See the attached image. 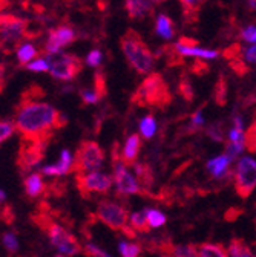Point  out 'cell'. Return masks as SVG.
I'll list each match as a JSON object with an SVG mask.
<instances>
[{
  "instance_id": "b9f144b4",
  "label": "cell",
  "mask_w": 256,
  "mask_h": 257,
  "mask_svg": "<svg viewBox=\"0 0 256 257\" xmlns=\"http://www.w3.org/2000/svg\"><path fill=\"white\" fill-rule=\"evenodd\" d=\"M207 135L213 140V141H218V143H222L224 141V137H222V131L218 124H212L207 127Z\"/></svg>"
},
{
  "instance_id": "44dd1931",
  "label": "cell",
  "mask_w": 256,
  "mask_h": 257,
  "mask_svg": "<svg viewBox=\"0 0 256 257\" xmlns=\"http://www.w3.org/2000/svg\"><path fill=\"white\" fill-rule=\"evenodd\" d=\"M200 257H229L227 249L221 243H201L198 248Z\"/></svg>"
},
{
  "instance_id": "2e32d148",
  "label": "cell",
  "mask_w": 256,
  "mask_h": 257,
  "mask_svg": "<svg viewBox=\"0 0 256 257\" xmlns=\"http://www.w3.org/2000/svg\"><path fill=\"white\" fill-rule=\"evenodd\" d=\"M140 149H141V138L138 135H131L127 138L126 144H124V149H123V163L126 166H134L135 161L138 158V153H140Z\"/></svg>"
},
{
  "instance_id": "9f6ffc18",
  "label": "cell",
  "mask_w": 256,
  "mask_h": 257,
  "mask_svg": "<svg viewBox=\"0 0 256 257\" xmlns=\"http://www.w3.org/2000/svg\"><path fill=\"white\" fill-rule=\"evenodd\" d=\"M55 257H66V255H63V254H57Z\"/></svg>"
},
{
  "instance_id": "6da1fadb",
  "label": "cell",
  "mask_w": 256,
  "mask_h": 257,
  "mask_svg": "<svg viewBox=\"0 0 256 257\" xmlns=\"http://www.w3.org/2000/svg\"><path fill=\"white\" fill-rule=\"evenodd\" d=\"M60 112L49 103L28 100L16 112V131L29 143L48 141L54 128H60Z\"/></svg>"
},
{
  "instance_id": "d4e9b609",
  "label": "cell",
  "mask_w": 256,
  "mask_h": 257,
  "mask_svg": "<svg viewBox=\"0 0 256 257\" xmlns=\"http://www.w3.org/2000/svg\"><path fill=\"white\" fill-rule=\"evenodd\" d=\"M134 169H135V175H137V181L140 184H143L144 187H150L153 184V172L152 169L147 166V164H140V163H135L134 164Z\"/></svg>"
},
{
  "instance_id": "4316f807",
  "label": "cell",
  "mask_w": 256,
  "mask_h": 257,
  "mask_svg": "<svg viewBox=\"0 0 256 257\" xmlns=\"http://www.w3.org/2000/svg\"><path fill=\"white\" fill-rule=\"evenodd\" d=\"M213 96H215L216 104H219V106L226 104V101H227V80H226V77H224V75H221L218 78Z\"/></svg>"
},
{
  "instance_id": "4dcf8cb0",
  "label": "cell",
  "mask_w": 256,
  "mask_h": 257,
  "mask_svg": "<svg viewBox=\"0 0 256 257\" xmlns=\"http://www.w3.org/2000/svg\"><path fill=\"white\" fill-rule=\"evenodd\" d=\"M140 131H141V135L144 138H152L155 131H156V122H155V118L152 115H147L143 118L141 124H140Z\"/></svg>"
},
{
  "instance_id": "f546056e",
  "label": "cell",
  "mask_w": 256,
  "mask_h": 257,
  "mask_svg": "<svg viewBox=\"0 0 256 257\" xmlns=\"http://www.w3.org/2000/svg\"><path fill=\"white\" fill-rule=\"evenodd\" d=\"M14 134H16L14 121H8V119L0 121V146H2L4 143H7Z\"/></svg>"
},
{
  "instance_id": "7a4b0ae2",
  "label": "cell",
  "mask_w": 256,
  "mask_h": 257,
  "mask_svg": "<svg viewBox=\"0 0 256 257\" xmlns=\"http://www.w3.org/2000/svg\"><path fill=\"white\" fill-rule=\"evenodd\" d=\"M132 103L137 106L166 109L172 103V92L163 75L158 72H150L132 95Z\"/></svg>"
},
{
  "instance_id": "7dc6e473",
  "label": "cell",
  "mask_w": 256,
  "mask_h": 257,
  "mask_svg": "<svg viewBox=\"0 0 256 257\" xmlns=\"http://www.w3.org/2000/svg\"><path fill=\"white\" fill-rule=\"evenodd\" d=\"M192 71H194L197 75H204L209 71V66H207V63H204V61H197L194 66H192Z\"/></svg>"
},
{
  "instance_id": "277c9868",
  "label": "cell",
  "mask_w": 256,
  "mask_h": 257,
  "mask_svg": "<svg viewBox=\"0 0 256 257\" xmlns=\"http://www.w3.org/2000/svg\"><path fill=\"white\" fill-rule=\"evenodd\" d=\"M112 167H114V182L117 187V195H143L150 196L152 193L140 188V182L126 169L121 153H118V144L115 143L112 150Z\"/></svg>"
},
{
  "instance_id": "c3c4849f",
  "label": "cell",
  "mask_w": 256,
  "mask_h": 257,
  "mask_svg": "<svg viewBox=\"0 0 256 257\" xmlns=\"http://www.w3.org/2000/svg\"><path fill=\"white\" fill-rule=\"evenodd\" d=\"M192 124L197 125V127H201L204 124V118H203V112L201 110H197L194 113V116H192Z\"/></svg>"
},
{
  "instance_id": "1f68e13d",
  "label": "cell",
  "mask_w": 256,
  "mask_h": 257,
  "mask_svg": "<svg viewBox=\"0 0 256 257\" xmlns=\"http://www.w3.org/2000/svg\"><path fill=\"white\" fill-rule=\"evenodd\" d=\"M120 254L121 257H138L140 252H141V246L137 245V243H129V242H124L121 240L120 242Z\"/></svg>"
},
{
  "instance_id": "e0dca14e",
  "label": "cell",
  "mask_w": 256,
  "mask_h": 257,
  "mask_svg": "<svg viewBox=\"0 0 256 257\" xmlns=\"http://www.w3.org/2000/svg\"><path fill=\"white\" fill-rule=\"evenodd\" d=\"M124 7L131 19H143L153 10L150 0H124Z\"/></svg>"
},
{
  "instance_id": "30bf717a",
  "label": "cell",
  "mask_w": 256,
  "mask_h": 257,
  "mask_svg": "<svg viewBox=\"0 0 256 257\" xmlns=\"http://www.w3.org/2000/svg\"><path fill=\"white\" fill-rule=\"evenodd\" d=\"M77 187L83 196H89L91 193H103L105 195L112 187V179L102 172L77 175Z\"/></svg>"
},
{
  "instance_id": "f5cc1de1",
  "label": "cell",
  "mask_w": 256,
  "mask_h": 257,
  "mask_svg": "<svg viewBox=\"0 0 256 257\" xmlns=\"http://www.w3.org/2000/svg\"><path fill=\"white\" fill-rule=\"evenodd\" d=\"M5 201H7V193H5V190L0 188V204H4Z\"/></svg>"
},
{
  "instance_id": "cb8c5ba5",
  "label": "cell",
  "mask_w": 256,
  "mask_h": 257,
  "mask_svg": "<svg viewBox=\"0 0 256 257\" xmlns=\"http://www.w3.org/2000/svg\"><path fill=\"white\" fill-rule=\"evenodd\" d=\"M229 254L230 257H254L248 245L242 239H238V237L232 239L230 246H229Z\"/></svg>"
},
{
  "instance_id": "ee69618b",
  "label": "cell",
  "mask_w": 256,
  "mask_h": 257,
  "mask_svg": "<svg viewBox=\"0 0 256 257\" xmlns=\"http://www.w3.org/2000/svg\"><path fill=\"white\" fill-rule=\"evenodd\" d=\"M239 55H241V46L239 45H233V46H230V48H227L226 51H224V57H226L229 61L239 58Z\"/></svg>"
},
{
  "instance_id": "484cf974",
  "label": "cell",
  "mask_w": 256,
  "mask_h": 257,
  "mask_svg": "<svg viewBox=\"0 0 256 257\" xmlns=\"http://www.w3.org/2000/svg\"><path fill=\"white\" fill-rule=\"evenodd\" d=\"M52 66V57H37L36 60H33L31 63L26 64V69L31 72H49Z\"/></svg>"
},
{
  "instance_id": "603a6c76",
  "label": "cell",
  "mask_w": 256,
  "mask_h": 257,
  "mask_svg": "<svg viewBox=\"0 0 256 257\" xmlns=\"http://www.w3.org/2000/svg\"><path fill=\"white\" fill-rule=\"evenodd\" d=\"M156 34L163 39H172L175 36L174 22L167 16H159L156 20Z\"/></svg>"
},
{
  "instance_id": "7c38bea8",
  "label": "cell",
  "mask_w": 256,
  "mask_h": 257,
  "mask_svg": "<svg viewBox=\"0 0 256 257\" xmlns=\"http://www.w3.org/2000/svg\"><path fill=\"white\" fill-rule=\"evenodd\" d=\"M74 163H75V159H74L72 153L68 149H63L60 152L57 163L42 166L40 172L43 176H48V178H60V176H65L74 170Z\"/></svg>"
},
{
  "instance_id": "ba28073f",
  "label": "cell",
  "mask_w": 256,
  "mask_h": 257,
  "mask_svg": "<svg viewBox=\"0 0 256 257\" xmlns=\"http://www.w3.org/2000/svg\"><path fill=\"white\" fill-rule=\"evenodd\" d=\"M256 188V161L242 158L235 170V190L241 199H247Z\"/></svg>"
},
{
  "instance_id": "60d3db41",
  "label": "cell",
  "mask_w": 256,
  "mask_h": 257,
  "mask_svg": "<svg viewBox=\"0 0 256 257\" xmlns=\"http://www.w3.org/2000/svg\"><path fill=\"white\" fill-rule=\"evenodd\" d=\"M229 63H230V68H232L238 75H245L247 72H250L248 66L244 63V60H241V58L232 60V61H229Z\"/></svg>"
},
{
  "instance_id": "9a60e30c",
  "label": "cell",
  "mask_w": 256,
  "mask_h": 257,
  "mask_svg": "<svg viewBox=\"0 0 256 257\" xmlns=\"http://www.w3.org/2000/svg\"><path fill=\"white\" fill-rule=\"evenodd\" d=\"M23 187H25V193L28 198H39L42 193L45 191V181H43V175L33 172L29 173L25 181H23Z\"/></svg>"
},
{
  "instance_id": "74e56055",
  "label": "cell",
  "mask_w": 256,
  "mask_h": 257,
  "mask_svg": "<svg viewBox=\"0 0 256 257\" xmlns=\"http://www.w3.org/2000/svg\"><path fill=\"white\" fill-rule=\"evenodd\" d=\"M83 252L88 257H111L106 251H103L100 246H97L95 243H91V242L83 246Z\"/></svg>"
},
{
  "instance_id": "681fc988",
  "label": "cell",
  "mask_w": 256,
  "mask_h": 257,
  "mask_svg": "<svg viewBox=\"0 0 256 257\" xmlns=\"http://www.w3.org/2000/svg\"><path fill=\"white\" fill-rule=\"evenodd\" d=\"M245 60L250 63H256V45H253L245 51Z\"/></svg>"
},
{
  "instance_id": "db71d44e",
  "label": "cell",
  "mask_w": 256,
  "mask_h": 257,
  "mask_svg": "<svg viewBox=\"0 0 256 257\" xmlns=\"http://www.w3.org/2000/svg\"><path fill=\"white\" fill-rule=\"evenodd\" d=\"M4 77H5V69L0 68V86H2V83H4Z\"/></svg>"
},
{
  "instance_id": "816d5d0a",
  "label": "cell",
  "mask_w": 256,
  "mask_h": 257,
  "mask_svg": "<svg viewBox=\"0 0 256 257\" xmlns=\"http://www.w3.org/2000/svg\"><path fill=\"white\" fill-rule=\"evenodd\" d=\"M123 234H124L126 237H129V239H135V237H137V233H135V230H134L132 227H129V225H127V227L123 230Z\"/></svg>"
},
{
  "instance_id": "d6986e66",
  "label": "cell",
  "mask_w": 256,
  "mask_h": 257,
  "mask_svg": "<svg viewBox=\"0 0 256 257\" xmlns=\"http://www.w3.org/2000/svg\"><path fill=\"white\" fill-rule=\"evenodd\" d=\"M37 55H39L37 48H36L33 43H29V42H25V43L19 45L17 52H16L17 61H19L20 64H25V66H26L28 63L33 61V60H36Z\"/></svg>"
},
{
  "instance_id": "ffe728a7",
  "label": "cell",
  "mask_w": 256,
  "mask_h": 257,
  "mask_svg": "<svg viewBox=\"0 0 256 257\" xmlns=\"http://www.w3.org/2000/svg\"><path fill=\"white\" fill-rule=\"evenodd\" d=\"M180 2L184 10V19L190 23H194L198 19V13H200L201 7L207 2V0H180Z\"/></svg>"
},
{
  "instance_id": "ab89813d",
  "label": "cell",
  "mask_w": 256,
  "mask_h": 257,
  "mask_svg": "<svg viewBox=\"0 0 256 257\" xmlns=\"http://www.w3.org/2000/svg\"><path fill=\"white\" fill-rule=\"evenodd\" d=\"M102 63V52L99 49H94L86 55V64L91 68H97Z\"/></svg>"
},
{
  "instance_id": "8fae6325",
  "label": "cell",
  "mask_w": 256,
  "mask_h": 257,
  "mask_svg": "<svg viewBox=\"0 0 256 257\" xmlns=\"http://www.w3.org/2000/svg\"><path fill=\"white\" fill-rule=\"evenodd\" d=\"M75 40V31L69 26H60L49 32L48 42L45 45V51L48 55H58L60 51Z\"/></svg>"
},
{
  "instance_id": "f1b7e54d",
  "label": "cell",
  "mask_w": 256,
  "mask_h": 257,
  "mask_svg": "<svg viewBox=\"0 0 256 257\" xmlns=\"http://www.w3.org/2000/svg\"><path fill=\"white\" fill-rule=\"evenodd\" d=\"M2 243H4V246H5V249L8 251V252H17L19 251V248H20V242H19V237H17V234L14 233V231H7V233H4V236H2Z\"/></svg>"
},
{
  "instance_id": "f35d334b",
  "label": "cell",
  "mask_w": 256,
  "mask_h": 257,
  "mask_svg": "<svg viewBox=\"0 0 256 257\" xmlns=\"http://www.w3.org/2000/svg\"><path fill=\"white\" fill-rule=\"evenodd\" d=\"M244 147H245V143H229L227 146H226V155L230 161H233L242 150H244Z\"/></svg>"
},
{
  "instance_id": "8992f818",
  "label": "cell",
  "mask_w": 256,
  "mask_h": 257,
  "mask_svg": "<svg viewBox=\"0 0 256 257\" xmlns=\"http://www.w3.org/2000/svg\"><path fill=\"white\" fill-rule=\"evenodd\" d=\"M46 233H48V239H49L51 245L58 251V254L77 255V254L83 252V246L80 245L77 237L72 233H69L61 223H57L52 220L48 222Z\"/></svg>"
},
{
  "instance_id": "6f0895ef",
  "label": "cell",
  "mask_w": 256,
  "mask_h": 257,
  "mask_svg": "<svg viewBox=\"0 0 256 257\" xmlns=\"http://www.w3.org/2000/svg\"><path fill=\"white\" fill-rule=\"evenodd\" d=\"M155 2H164V0H155Z\"/></svg>"
},
{
  "instance_id": "52a82bcc",
  "label": "cell",
  "mask_w": 256,
  "mask_h": 257,
  "mask_svg": "<svg viewBox=\"0 0 256 257\" xmlns=\"http://www.w3.org/2000/svg\"><path fill=\"white\" fill-rule=\"evenodd\" d=\"M129 217V211L112 201H100L97 205V219L114 231H123Z\"/></svg>"
},
{
  "instance_id": "7402d4cb",
  "label": "cell",
  "mask_w": 256,
  "mask_h": 257,
  "mask_svg": "<svg viewBox=\"0 0 256 257\" xmlns=\"http://www.w3.org/2000/svg\"><path fill=\"white\" fill-rule=\"evenodd\" d=\"M129 222H131V227L138 231V233H149L152 230V227L149 225V220H147V214H146V210L144 211H135L131 214L129 217Z\"/></svg>"
},
{
  "instance_id": "d590c367",
  "label": "cell",
  "mask_w": 256,
  "mask_h": 257,
  "mask_svg": "<svg viewBox=\"0 0 256 257\" xmlns=\"http://www.w3.org/2000/svg\"><path fill=\"white\" fill-rule=\"evenodd\" d=\"M146 214H147V220L152 228H158L166 223V216L161 211L149 208V210H146Z\"/></svg>"
},
{
  "instance_id": "e575fe53",
  "label": "cell",
  "mask_w": 256,
  "mask_h": 257,
  "mask_svg": "<svg viewBox=\"0 0 256 257\" xmlns=\"http://www.w3.org/2000/svg\"><path fill=\"white\" fill-rule=\"evenodd\" d=\"M170 257H200L198 249L194 243L183 245V246H175L174 252Z\"/></svg>"
},
{
  "instance_id": "836d02e7",
  "label": "cell",
  "mask_w": 256,
  "mask_h": 257,
  "mask_svg": "<svg viewBox=\"0 0 256 257\" xmlns=\"http://www.w3.org/2000/svg\"><path fill=\"white\" fill-rule=\"evenodd\" d=\"M178 90H180V93H181V96L186 100V101H192L194 100V96H195V90H194V87H192V84H190V81H189V78L187 77H181V80H180V86H178Z\"/></svg>"
},
{
  "instance_id": "8d00e7d4",
  "label": "cell",
  "mask_w": 256,
  "mask_h": 257,
  "mask_svg": "<svg viewBox=\"0 0 256 257\" xmlns=\"http://www.w3.org/2000/svg\"><path fill=\"white\" fill-rule=\"evenodd\" d=\"M80 96H81V101L84 103V104H97L103 96L95 90V89H84V90H81L80 92Z\"/></svg>"
},
{
  "instance_id": "11a10c76",
  "label": "cell",
  "mask_w": 256,
  "mask_h": 257,
  "mask_svg": "<svg viewBox=\"0 0 256 257\" xmlns=\"http://www.w3.org/2000/svg\"><path fill=\"white\" fill-rule=\"evenodd\" d=\"M247 2H248V7L251 10H256V0H247Z\"/></svg>"
},
{
  "instance_id": "4fadbf2b",
  "label": "cell",
  "mask_w": 256,
  "mask_h": 257,
  "mask_svg": "<svg viewBox=\"0 0 256 257\" xmlns=\"http://www.w3.org/2000/svg\"><path fill=\"white\" fill-rule=\"evenodd\" d=\"M48 141H40V143H31L29 147L22 150L20 155V164L23 172H31L37 170L42 164L43 159V152H45V144Z\"/></svg>"
},
{
  "instance_id": "f907efd6",
  "label": "cell",
  "mask_w": 256,
  "mask_h": 257,
  "mask_svg": "<svg viewBox=\"0 0 256 257\" xmlns=\"http://www.w3.org/2000/svg\"><path fill=\"white\" fill-rule=\"evenodd\" d=\"M242 213V210H239V208H232V210H229L227 213H226V219L227 220H236L238 219V216Z\"/></svg>"
},
{
  "instance_id": "bcb514c9",
  "label": "cell",
  "mask_w": 256,
  "mask_h": 257,
  "mask_svg": "<svg viewBox=\"0 0 256 257\" xmlns=\"http://www.w3.org/2000/svg\"><path fill=\"white\" fill-rule=\"evenodd\" d=\"M177 48H195L198 46V42L195 39H189V37H181L178 43L175 45Z\"/></svg>"
},
{
  "instance_id": "ac0fdd59",
  "label": "cell",
  "mask_w": 256,
  "mask_h": 257,
  "mask_svg": "<svg viewBox=\"0 0 256 257\" xmlns=\"http://www.w3.org/2000/svg\"><path fill=\"white\" fill-rule=\"evenodd\" d=\"M229 164H230V159L226 155H221V156H216V158L209 161V163H207V170L212 173L213 178L222 179V178H226V176L230 175Z\"/></svg>"
},
{
  "instance_id": "f6af8a7d",
  "label": "cell",
  "mask_w": 256,
  "mask_h": 257,
  "mask_svg": "<svg viewBox=\"0 0 256 257\" xmlns=\"http://www.w3.org/2000/svg\"><path fill=\"white\" fill-rule=\"evenodd\" d=\"M242 39L251 43H256V28L254 26H248L242 31Z\"/></svg>"
},
{
  "instance_id": "7bdbcfd3",
  "label": "cell",
  "mask_w": 256,
  "mask_h": 257,
  "mask_svg": "<svg viewBox=\"0 0 256 257\" xmlns=\"http://www.w3.org/2000/svg\"><path fill=\"white\" fill-rule=\"evenodd\" d=\"M94 81H95V87H94V89L97 90L102 96H105V95H106V92H108V89H106V81H105L103 74H95Z\"/></svg>"
},
{
  "instance_id": "83f0119b",
  "label": "cell",
  "mask_w": 256,
  "mask_h": 257,
  "mask_svg": "<svg viewBox=\"0 0 256 257\" xmlns=\"http://www.w3.org/2000/svg\"><path fill=\"white\" fill-rule=\"evenodd\" d=\"M175 49L181 54V55H197V57H203V58H216L218 52L216 51H207V49H200V48H177Z\"/></svg>"
},
{
  "instance_id": "5bb4252c",
  "label": "cell",
  "mask_w": 256,
  "mask_h": 257,
  "mask_svg": "<svg viewBox=\"0 0 256 257\" xmlns=\"http://www.w3.org/2000/svg\"><path fill=\"white\" fill-rule=\"evenodd\" d=\"M25 32V22L19 19H8L0 23V42L5 45L16 43Z\"/></svg>"
},
{
  "instance_id": "3957f363",
  "label": "cell",
  "mask_w": 256,
  "mask_h": 257,
  "mask_svg": "<svg viewBox=\"0 0 256 257\" xmlns=\"http://www.w3.org/2000/svg\"><path fill=\"white\" fill-rule=\"evenodd\" d=\"M121 49L129 60L131 66L138 74H149L153 68V54L143 42L141 36L134 29H127L120 40Z\"/></svg>"
},
{
  "instance_id": "d6a6232c",
  "label": "cell",
  "mask_w": 256,
  "mask_h": 257,
  "mask_svg": "<svg viewBox=\"0 0 256 257\" xmlns=\"http://www.w3.org/2000/svg\"><path fill=\"white\" fill-rule=\"evenodd\" d=\"M245 149L250 153H256V116L245 132Z\"/></svg>"
},
{
  "instance_id": "5b68a950",
  "label": "cell",
  "mask_w": 256,
  "mask_h": 257,
  "mask_svg": "<svg viewBox=\"0 0 256 257\" xmlns=\"http://www.w3.org/2000/svg\"><path fill=\"white\" fill-rule=\"evenodd\" d=\"M74 159V170L77 175L99 172L105 164V150L95 141H83Z\"/></svg>"
},
{
  "instance_id": "9c48e42d",
  "label": "cell",
  "mask_w": 256,
  "mask_h": 257,
  "mask_svg": "<svg viewBox=\"0 0 256 257\" xmlns=\"http://www.w3.org/2000/svg\"><path fill=\"white\" fill-rule=\"evenodd\" d=\"M83 68V61L71 54H60L52 58L51 75L60 81H71L74 80Z\"/></svg>"
}]
</instances>
